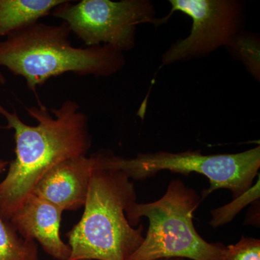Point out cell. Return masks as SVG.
<instances>
[{
  "label": "cell",
  "mask_w": 260,
  "mask_h": 260,
  "mask_svg": "<svg viewBox=\"0 0 260 260\" xmlns=\"http://www.w3.org/2000/svg\"><path fill=\"white\" fill-rule=\"evenodd\" d=\"M155 260H184V259H181V258H164V259H159Z\"/></svg>",
  "instance_id": "16"
},
{
  "label": "cell",
  "mask_w": 260,
  "mask_h": 260,
  "mask_svg": "<svg viewBox=\"0 0 260 260\" xmlns=\"http://www.w3.org/2000/svg\"><path fill=\"white\" fill-rule=\"evenodd\" d=\"M78 260H90V259H78Z\"/></svg>",
  "instance_id": "17"
},
{
  "label": "cell",
  "mask_w": 260,
  "mask_h": 260,
  "mask_svg": "<svg viewBox=\"0 0 260 260\" xmlns=\"http://www.w3.org/2000/svg\"><path fill=\"white\" fill-rule=\"evenodd\" d=\"M172 12L179 11L192 20L190 34L178 41L162 56L164 64L207 55L230 45L240 32L242 4L234 0H171Z\"/></svg>",
  "instance_id": "7"
},
{
  "label": "cell",
  "mask_w": 260,
  "mask_h": 260,
  "mask_svg": "<svg viewBox=\"0 0 260 260\" xmlns=\"http://www.w3.org/2000/svg\"><path fill=\"white\" fill-rule=\"evenodd\" d=\"M63 210L30 194L9 221L20 237L39 243L44 251L57 260H69L71 248L60 236Z\"/></svg>",
  "instance_id": "9"
},
{
  "label": "cell",
  "mask_w": 260,
  "mask_h": 260,
  "mask_svg": "<svg viewBox=\"0 0 260 260\" xmlns=\"http://www.w3.org/2000/svg\"><path fill=\"white\" fill-rule=\"evenodd\" d=\"M221 260H260V241L242 237L236 244L225 246Z\"/></svg>",
  "instance_id": "13"
},
{
  "label": "cell",
  "mask_w": 260,
  "mask_h": 260,
  "mask_svg": "<svg viewBox=\"0 0 260 260\" xmlns=\"http://www.w3.org/2000/svg\"><path fill=\"white\" fill-rule=\"evenodd\" d=\"M6 78H5V75L0 72V84H2V85H5V84L6 83Z\"/></svg>",
  "instance_id": "14"
},
{
  "label": "cell",
  "mask_w": 260,
  "mask_h": 260,
  "mask_svg": "<svg viewBox=\"0 0 260 260\" xmlns=\"http://www.w3.org/2000/svg\"><path fill=\"white\" fill-rule=\"evenodd\" d=\"M70 34L64 22L32 23L0 41V66L23 77L34 93L51 78L65 73L107 78L124 68V53L106 45L75 47Z\"/></svg>",
  "instance_id": "2"
},
{
  "label": "cell",
  "mask_w": 260,
  "mask_h": 260,
  "mask_svg": "<svg viewBox=\"0 0 260 260\" xmlns=\"http://www.w3.org/2000/svg\"><path fill=\"white\" fill-rule=\"evenodd\" d=\"M259 178H258L257 182L254 186H251L244 194L234 198V200L229 204L213 210L210 225L216 228L229 223L244 207L254 200H259Z\"/></svg>",
  "instance_id": "12"
},
{
  "label": "cell",
  "mask_w": 260,
  "mask_h": 260,
  "mask_svg": "<svg viewBox=\"0 0 260 260\" xmlns=\"http://www.w3.org/2000/svg\"><path fill=\"white\" fill-rule=\"evenodd\" d=\"M8 165H9V162L7 161V160H2V159H0V167H7Z\"/></svg>",
  "instance_id": "15"
},
{
  "label": "cell",
  "mask_w": 260,
  "mask_h": 260,
  "mask_svg": "<svg viewBox=\"0 0 260 260\" xmlns=\"http://www.w3.org/2000/svg\"><path fill=\"white\" fill-rule=\"evenodd\" d=\"M94 157L98 167L121 171L134 180L148 179L162 171L202 174L210 181V187L202 193V200L220 189H229L233 198H238L252 186L260 168L259 146L238 153L203 155L200 150L159 151L139 153L131 158L104 150L94 154Z\"/></svg>",
  "instance_id": "5"
},
{
  "label": "cell",
  "mask_w": 260,
  "mask_h": 260,
  "mask_svg": "<svg viewBox=\"0 0 260 260\" xmlns=\"http://www.w3.org/2000/svg\"><path fill=\"white\" fill-rule=\"evenodd\" d=\"M25 109L37 125L25 124L15 110L8 112L0 105L7 129H14L15 143V158L0 182V217L5 220H10L49 170L68 159L85 156L92 144L88 117L75 101L50 109L39 102Z\"/></svg>",
  "instance_id": "1"
},
{
  "label": "cell",
  "mask_w": 260,
  "mask_h": 260,
  "mask_svg": "<svg viewBox=\"0 0 260 260\" xmlns=\"http://www.w3.org/2000/svg\"><path fill=\"white\" fill-rule=\"evenodd\" d=\"M136 200L125 174L98 167L95 160L83 216L67 234L69 260H127L144 239V226L135 229L126 216Z\"/></svg>",
  "instance_id": "3"
},
{
  "label": "cell",
  "mask_w": 260,
  "mask_h": 260,
  "mask_svg": "<svg viewBox=\"0 0 260 260\" xmlns=\"http://www.w3.org/2000/svg\"><path fill=\"white\" fill-rule=\"evenodd\" d=\"M51 15L68 24L88 47L109 46L122 53L135 47L138 25L165 22L155 18L153 5L147 0H65Z\"/></svg>",
  "instance_id": "6"
},
{
  "label": "cell",
  "mask_w": 260,
  "mask_h": 260,
  "mask_svg": "<svg viewBox=\"0 0 260 260\" xmlns=\"http://www.w3.org/2000/svg\"><path fill=\"white\" fill-rule=\"evenodd\" d=\"M201 201L194 189L174 179L160 199L133 203L126 211L128 221L135 226L146 217L149 227L143 242L127 260H221L225 246L207 242L195 229L194 213Z\"/></svg>",
  "instance_id": "4"
},
{
  "label": "cell",
  "mask_w": 260,
  "mask_h": 260,
  "mask_svg": "<svg viewBox=\"0 0 260 260\" xmlns=\"http://www.w3.org/2000/svg\"><path fill=\"white\" fill-rule=\"evenodd\" d=\"M65 0H0V39L39 22Z\"/></svg>",
  "instance_id": "10"
},
{
  "label": "cell",
  "mask_w": 260,
  "mask_h": 260,
  "mask_svg": "<svg viewBox=\"0 0 260 260\" xmlns=\"http://www.w3.org/2000/svg\"><path fill=\"white\" fill-rule=\"evenodd\" d=\"M93 155L68 159L57 164L38 183L32 194L63 210H79L88 194Z\"/></svg>",
  "instance_id": "8"
},
{
  "label": "cell",
  "mask_w": 260,
  "mask_h": 260,
  "mask_svg": "<svg viewBox=\"0 0 260 260\" xmlns=\"http://www.w3.org/2000/svg\"><path fill=\"white\" fill-rule=\"evenodd\" d=\"M6 167H0V174ZM0 260H39L35 241L20 237L9 220L0 217Z\"/></svg>",
  "instance_id": "11"
}]
</instances>
